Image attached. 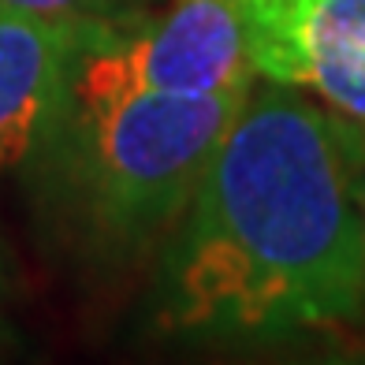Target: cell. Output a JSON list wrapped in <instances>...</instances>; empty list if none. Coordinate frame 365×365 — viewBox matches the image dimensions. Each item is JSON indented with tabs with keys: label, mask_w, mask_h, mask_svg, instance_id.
<instances>
[{
	"label": "cell",
	"mask_w": 365,
	"mask_h": 365,
	"mask_svg": "<svg viewBox=\"0 0 365 365\" xmlns=\"http://www.w3.org/2000/svg\"><path fill=\"white\" fill-rule=\"evenodd\" d=\"M0 8L26 11L38 19H56V23H123L145 11V0H0Z\"/></svg>",
	"instance_id": "8992f818"
},
{
	"label": "cell",
	"mask_w": 365,
	"mask_h": 365,
	"mask_svg": "<svg viewBox=\"0 0 365 365\" xmlns=\"http://www.w3.org/2000/svg\"><path fill=\"white\" fill-rule=\"evenodd\" d=\"M145 4H149V0H145Z\"/></svg>",
	"instance_id": "ba28073f"
},
{
	"label": "cell",
	"mask_w": 365,
	"mask_h": 365,
	"mask_svg": "<svg viewBox=\"0 0 365 365\" xmlns=\"http://www.w3.org/2000/svg\"><path fill=\"white\" fill-rule=\"evenodd\" d=\"M361 168V123L284 82H254L164 242L153 324L250 343L365 324Z\"/></svg>",
	"instance_id": "6da1fadb"
},
{
	"label": "cell",
	"mask_w": 365,
	"mask_h": 365,
	"mask_svg": "<svg viewBox=\"0 0 365 365\" xmlns=\"http://www.w3.org/2000/svg\"><path fill=\"white\" fill-rule=\"evenodd\" d=\"M361 217H365V168H361Z\"/></svg>",
	"instance_id": "52a82bcc"
},
{
	"label": "cell",
	"mask_w": 365,
	"mask_h": 365,
	"mask_svg": "<svg viewBox=\"0 0 365 365\" xmlns=\"http://www.w3.org/2000/svg\"><path fill=\"white\" fill-rule=\"evenodd\" d=\"M257 78L365 127V0H242Z\"/></svg>",
	"instance_id": "277c9868"
},
{
	"label": "cell",
	"mask_w": 365,
	"mask_h": 365,
	"mask_svg": "<svg viewBox=\"0 0 365 365\" xmlns=\"http://www.w3.org/2000/svg\"><path fill=\"white\" fill-rule=\"evenodd\" d=\"M257 78L242 0H172L160 15L93 23L75 45L63 101L108 105L138 93L202 97Z\"/></svg>",
	"instance_id": "3957f363"
},
{
	"label": "cell",
	"mask_w": 365,
	"mask_h": 365,
	"mask_svg": "<svg viewBox=\"0 0 365 365\" xmlns=\"http://www.w3.org/2000/svg\"><path fill=\"white\" fill-rule=\"evenodd\" d=\"M82 30L0 8V179L26 172L48 138Z\"/></svg>",
	"instance_id": "5b68a950"
},
{
	"label": "cell",
	"mask_w": 365,
	"mask_h": 365,
	"mask_svg": "<svg viewBox=\"0 0 365 365\" xmlns=\"http://www.w3.org/2000/svg\"><path fill=\"white\" fill-rule=\"evenodd\" d=\"M254 82L202 97L63 101L26 168L48 224L101 264L138 261L168 242Z\"/></svg>",
	"instance_id": "7a4b0ae2"
}]
</instances>
